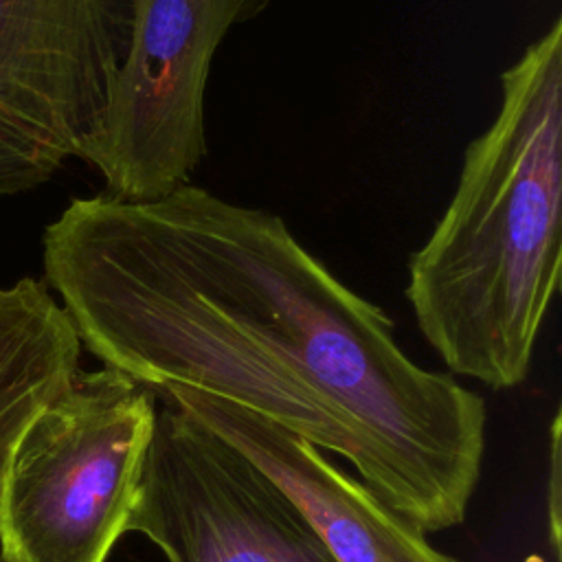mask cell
<instances>
[{
	"instance_id": "1",
	"label": "cell",
	"mask_w": 562,
	"mask_h": 562,
	"mask_svg": "<svg viewBox=\"0 0 562 562\" xmlns=\"http://www.w3.org/2000/svg\"><path fill=\"white\" fill-rule=\"evenodd\" d=\"M44 283L81 345L149 391L239 404L323 452L424 533L463 522L487 411L411 360L391 316L285 220L202 187L75 198L42 235Z\"/></svg>"
},
{
	"instance_id": "2",
	"label": "cell",
	"mask_w": 562,
	"mask_h": 562,
	"mask_svg": "<svg viewBox=\"0 0 562 562\" xmlns=\"http://www.w3.org/2000/svg\"><path fill=\"white\" fill-rule=\"evenodd\" d=\"M562 20L501 72V105L468 143L457 189L408 259L406 299L450 375L518 386L560 288Z\"/></svg>"
},
{
	"instance_id": "3",
	"label": "cell",
	"mask_w": 562,
	"mask_h": 562,
	"mask_svg": "<svg viewBox=\"0 0 562 562\" xmlns=\"http://www.w3.org/2000/svg\"><path fill=\"white\" fill-rule=\"evenodd\" d=\"M158 400L130 375L77 371L22 432L0 503V555L105 562L130 531Z\"/></svg>"
},
{
	"instance_id": "4",
	"label": "cell",
	"mask_w": 562,
	"mask_h": 562,
	"mask_svg": "<svg viewBox=\"0 0 562 562\" xmlns=\"http://www.w3.org/2000/svg\"><path fill=\"white\" fill-rule=\"evenodd\" d=\"M272 0H134L123 61L79 160L112 198L158 200L191 182L206 156L204 97L213 57Z\"/></svg>"
},
{
	"instance_id": "5",
	"label": "cell",
	"mask_w": 562,
	"mask_h": 562,
	"mask_svg": "<svg viewBox=\"0 0 562 562\" xmlns=\"http://www.w3.org/2000/svg\"><path fill=\"white\" fill-rule=\"evenodd\" d=\"M156 400L130 531L167 562H336L270 474L180 404Z\"/></svg>"
},
{
	"instance_id": "6",
	"label": "cell",
	"mask_w": 562,
	"mask_h": 562,
	"mask_svg": "<svg viewBox=\"0 0 562 562\" xmlns=\"http://www.w3.org/2000/svg\"><path fill=\"white\" fill-rule=\"evenodd\" d=\"M134 0H0V198L79 158L123 61Z\"/></svg>"
},
{
	"instance_id": "7",
	"label": "cell",
	"mask_w": 562,
	"mask_h": 562,
	"mask_svg": "<svg viewBox=\"0 0 562 562\" xmlns=\"http://www.w3.org/2000/svg\"><path fill=\"white\" fill-rule=\"evenodd\" d=\"M209 424L270 474L307 514L336 562H459L382 503L360 479L279 424L195 389L154 393Z\"/></svg>"
},
{
	"instance_id": "8",
	"label": "cell",
	"mask_w": 562,
	"mask_h": 562,
	"mask_svg": "<svg viewBox=\"0 0 562 562\" xmlns=\"http://www.w3.org/2000/svg\"><path fill=\"white\" fill-rule=\"evenodd\" d=\"M81 349L70 316L42 279L0 288V503L22 432L75 378Z\"/></svg>"
},
{
	"instance_id": "9",
	"label": "cell",
	"mask_w": 562,
	"mask_h": 562,
	"mask_svg": "<svg viewBox=\"0 0 562 562\" xmlns=\"http://www.w3.org/2000/svg\"><path fill=\"white\" fill-rule=\"evenodd\" d=\"M549 531L551 547L558 555L560 549V413L551 422V446H549Z\"/></svg>"
},
{
	"instance_id": "10",
	"label": "cell",
	"mask_w": 562,
	"mask_h": 562,
	"mask_svg": "<svg viewBox=\"0 0 562 562\" xmlns=\"http://www.w3.org/2000/svg\"><path fill=\"white\" fill-rule=\"evenodd\" d=\"M0 562H13V560H9V558H2V555H0Z\"/></svg>"
}]
</instances>
